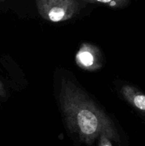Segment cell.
<instances>
[{"instance_id": "6da1fadb", "label": "cell", "mask_w": 145, "mask_h": 146, "mask_svg": "<svg viewBox=\"0 0 145 146\" xmlns=\"http://www.w3.org/2000/svg\"><path fill=\"white\" fill-rule=\"evenodd\" d=\"M60 104L67 128L79 142L91 145L101 134L119 142V134L109 115L73 83L63 81Z\"/></svg>"}, {"instance_id": "7a4b0ae2", "label": "cell", "mask_w": 145, "mask_h": 146, "mask_svg": "<svg viewBox=\"0 0 145 146\" xmlns=\"http://www.w3.org/2000/svg\"><path fill=\"white\" fill-rule=\"evenodd\" d=\"M82 3L75 0H41L36 1V6L44 19L60 22L73 17L80 11Z\"/></svg>"}, {"instance_id": "3957f363", "label": "cell", "mask_w": 145, "mask_h": 146, "mask_svg": "<svg viewBox=\"0 0 145 146\" xmlns=\"http://www.w3.org/2000/svg\"><path fill=\"white\" fill-rule=\"evenodd\" d=\"M78 66L87 71H95L101 67V53L98 47L85 43L80 47L75 56Z\"/></svg>"}, {"instance_id": "277c9868", "label": "cell", "mask_w": 145, "mask_h": 146, "mask_svg": "<svg viewBox=\"0 0 145 146\" xmlns=\"http://www.w3.org/2000/svg\"><path fill=\"white\" fill-rule=\"evenodd\" d=\"M120 93L125 101L145 119V94L137 87L125 84L121 87Z\"/></svg>"}, {"instance_id": "5b68a950", "label": "cell", "mask_w": 145, "mask_h": 146, "mask_svg": "<svg viewBox=\"0 0 145 146\" xmlns=\"http://www.w3.org/2000/svg\"><path fill=\"white\" fill-rule=\"evenodd\" d=\"M83 3L101 4L102 6L109 7L112 9H122L128 7L130 4V1L128 0H82Z\"/></svg>"}, {"instance_id": "8992f818", "label": "cell", "mask_w": 145, "mask_h": 146, "mask_svg": "<svg viewBox=\"0 0 145 146\" xmlns=\"http://www.w3.org/2000/svg\"><path fill=\"white\" fill-rule=\"evenodd\" d=\"M6 96V92H5V89H4V85H3L2 83L0 81V96Z\"/></svg>"}]
</instances>
